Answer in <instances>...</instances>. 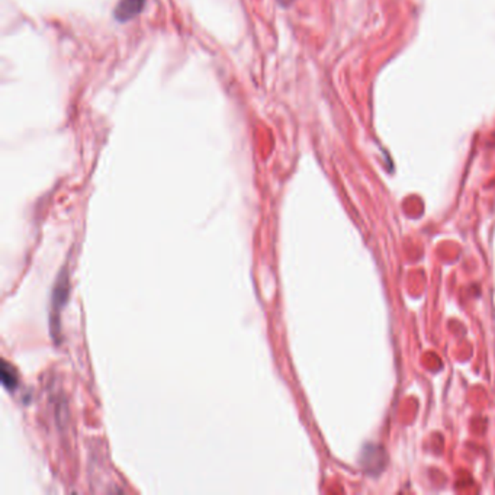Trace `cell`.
Segmentation results:
<instances>
[{"mask_svg":"<svg viewBox=\"0 0 495 495\" xmlns=\"http://www.w3.org/2000/svg\"><path fill=\"white\" fill-rule=\"evenodd\" d=\"M147 0H119L114 9V17L118 22L124 23L135 19L144 10Z\"/></svg>","mask_w":495,"mask_h":495,"instance_id":"obj_1","label":"cell"},{"mask_svg":"<svg viewBox=\"0 0 495 495\" xmlns=\"http://www.w3.org/2000/svg\"><path fill=\"white\" fill-rule=\"evenodd\" d=\"M0 376H2V382L5 388L9 391H15L18 387V373L13 369V366L8 365L6 362L2 363V369H0Z\"/></svg>","mask_w":495,"mask_h":495,"instance_id":"obj_2","label":"cell"},{"mask_svg":"<svg viewBox=\"0 0 495 495\" xmlns=\"http://www.w3.org/2000/svg\"><path fill=\"white\" fill-rule=\"evenodd\" d=\"M278 2L282 5V6H289L292 3V0H278Z\"/></svg>","mask_w":495,"mask_h":495,"instance_id":"obj_3","label":"cell"}]
</instances>
